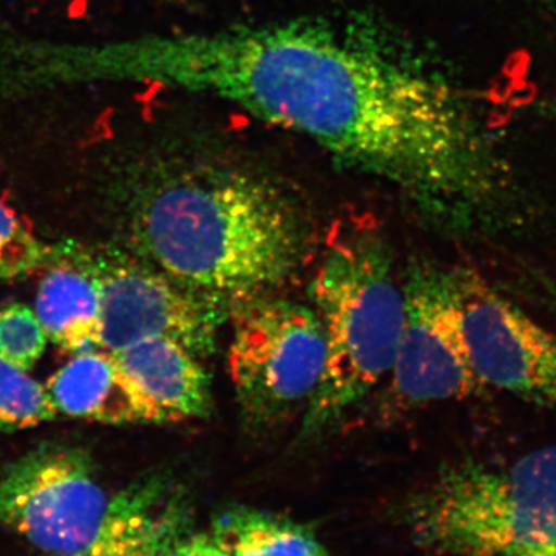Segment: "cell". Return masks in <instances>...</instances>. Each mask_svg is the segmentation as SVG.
Here are the masks:
<instances>
[{
  "label": "cell",
  "instance_id": "obj_1",
  "mask_svg": "<svg viewBox=\"0 0 556 556\" xmlns=\"http://www.w3.org/2000/svg\"><path fill=\"white\" fill-rule=\"evenodd\" d=\"M104 75L201 94L308 139L459 232L517 223L507 172L459 91L382 28L295 17L110 47Z\"/></svg>",
  "mask_w": 556,
  "mask_h": 556
},
{
  "label": "cell",
  "instance_id": "obj_2",
  "mask_svg": "<svg viewBox=\"0 0 556 556\" xmlns=\"http://www.w3.org/2000/svg\"><path fill=\"white\" fill-rule=\"evenodd\" d=\"M109 199L150 265L225 309L299 266L302 218L273 178L226 150L155 141L112 160Z\"/></svg>",
  "mask_w": 556,
  "mask_h": 556
},
{
  "label": "cell",
  "instance_id": "obj_3",
  "mask_svg": "<svg viewBox=\"0 0 556 556\" xmlns=\"http://www.w3.org/2000/svg\"><path fill=\"white\" fill-rule=\"evenodd\" d=\"M311 299L324 327L327 364L302 416L303 437L332 426L390 375L405 321L404 287L386 241L372 232L345 233L329 243Z\"/></svg>",
  "mask_w": 556,
  "mask_h": 556
},
{
  "label": "cell",
  "instance_id": "obj_4",
  "mask_svg": "<svg viewBox=\"0 0 556 556\" xmlns=\"http://www.w3.org/2000/svg\"><path fill=\"white\" fill-rule=\"evenodd\" d=\"M419 540L453 556H556V444L442 471L413 507Z\"/></svg>",
  "mask_w": 556,
  "mask_h": 556
},
{
  "label": "cell",
  "instance_id": "obj_5",
  "mask_svg": "<svg viewBox=\"0 0 556 556\" xmlns=\"http://www.w3.org/2000/svg\"><path fill=\"white\" fill-rule=\"evenodd\" d=\"M228 320L229 375L243 419L273 428L305 415L327 364L316 309L266 294L233 306Z\"/></svg>",
  "mask_w": 556,
  "mask_h": 556
},
{
  "label": "cell",
  "instance_id": "obj_6",
  "mask_svg": "<svg viewBox=\"0 0 556 556\" xmlns=\"http://www.w3.org/2000/svg\"><path fill=\"white\" fill-rule=\"evenodd\" d=\"M110 501L87 450L43 444L0 473V522L49 555L89 551Z\"/></svg>",
  "mask_w": 556,
  "mask_h": 556
},
{
  "label": "cell",
  "instance_id": "obj_7",
  "mask_svg": "<svg viewBox=\"0 0 556 556\" xmlns=\"http://www.w3.org/2000/svg\"><path fill=\"white\" fill-rule=\"evenodd\" d=\"M404 294V328L390 371L394 401L412 408L484 391L468 358L455 268L416 263Z\"/></svg>",
  "mask_w": 556,
  "mask_h": 556
},
{
  "label": "cell",
  "instance_id": "obj_8",
  "mask_svg": "<svg viewBox=\"0 0 556 556\" xmlns=\"http://www.w3.org/2000/svg\"><path fill=\"white\" fill-rule=\"evenodd\" d=\"M101 285V350L146 339L177 340L200 357L215 350L229 311L182 288L150 263L115 248H90Z\"/></svg>",
  "mask_w": 556,
  "mask_h": 556
},
{
  "label": "cell",
  "instance_id": "obj_9",
  "mask_svg": "<svg viewBox=\"0 0 556 556\" xmlns=\"http://www.w3.org/2000/svg\"><path fill=\"white\" fill-rule=\"evenodd\" d=\"M464 339L482 387L556 407V336L475 270L455 268Z\"/></svg>",
  "mask_w": 556,
  "mask_h": 556
},
{
  "label": "cell",
  "instance_id": "obj_10",
  "mask_svg": "<svg viewBox=\"0 0 556 556\" xmlns=\"http://www.w3.org/2000/svg\"><path fill=\"white\" fill-rule=\"evenodd\" d=\"M40 280L36 314L47 338L64 353L101 350V285L91 249L62 241Z\"/></svg>",
  "mask_w": 556,
  "mask_h": 556
},
{
  "label": "cell",
  "instance_id": "obj_11",
  "mask_svg": "<svg viewBox=\"0 0 556 556\" xmlns=\"http://www.w3.org/2000/svg\"><path fill=\"white\" fill-rule=\"evenodd\" d=\"M58 413L109 426L167 424L166 416L105 350L76 354L47 382Z\"/></svg>",
  "mask_w": 556,
  "mask_h": 556
},
{
  "label": "cell",
  "instance_id": "obj_12",
  "mask_svg": "<svg viewBox=\"0 0 556 556\" xmlns=\"http://www.w3.org/2000/svg\"><path fill=\"white\" fill-rule=\"evenodd\" d=\"M124 371L166 416L167 424L206 417L211 378L199 354L166 338L146 339L112 353Z\"/></svg>",
  "mask_w": 556,
  "mask_h": 556
},
{
  "label": "cell",
  "instance_id": "obj_13",
  "mask_svg": "<svg viewBox=\"0 0 556 556\" xmlns=\"http://www.w3.org/2000/svg\"><path fill=\"white\" fill-rule=\"evenodd\" d=\"M166 482L149 478L112 497L93 556H161L177 540L181 507Z\"/></svg>",
  "mask_w": 556,
  "mask_h": 556
},
{
  "label": "cell",
  "instance_id": "obj_14",
  "mask_svg": "<svg viewBox=\"0 0 556 556\" xmlns=\"http://www.w3.org/2000/svg\"><path fill=\"white\" fill-rule=\"evenodd\" d=\"M214 541L229 556H327L306 527L251 508L222 515L215 522Z\"/></svg>",
  "mask_w": 556,
  "mask_h": 556
},
{
  "label": "cell",
  "instance_id": "obj_15",
  "mask_svg": "<svg viewBox=\"0 0 556 556\" xmlns=\"http://www.w3.org/2000/svg\"><path fill=\"white\" fill-rule=\"evenodd\" d=\"M58 416L47 387L0 356V431H17Z\"/></svg>",
  "mask_w": 556,
  "mask_h": 556
},
{
  "label": "cell",
  "instance_id": "obj_16",
  "mask_svg": "<svg viewBox=\"0 0 556 556\" xmlns=\"http://www.w3.org/2000/svg\"><path fill=\"white\" fill-rule=\"evenodd\" d=\"M51 255L53 244L43 243L27 218L0 197V283L46 268Z\"/></svg>",
  "mask_w": 556,
  "mask_h": 556
},
{
  "label": "cell",
  "instance_id": "obj_17",
  "mask_svg": "<svg viewBox=\"0 0 556 556\" xmlns=\"http://www.w3.org/2000/svg\"><path fill=\"white\" fill-rule=\"evenodd\" d=\"M46 329L36 311L24 303L0 308V356L22 371H30L46 351Z\"/></svg>",
  "mask_w": 556,
  "mask_h": 556
},
{
  "label": "cell",
  "instance_id": "obj_18",
  "mask_svg": "<svg viewBox=\"0 0 556 556\" xmlns=\"http://www.w3.org/2000/svg\"><path fill=\"white\" fill-rule=\"evenodd\" d=\"M161 556H229L215 543L214 538L189 536L175 540Z\"/></svg>",
  "mask_w": 556,
  "mask_h": 556
},
{
  "label": "cell",
  "instance_id": "obj_19",
  "mask_svg": "<svg viewBox=\"0 0 556 556\" xmlns=\"http://www.w3.org/2000/svg\"><path fill=\"white\" fill-rule=\"evenodd\" d=\"M525 283L532 289L536 299L556 314V274L538 268L527 269Z\"/></svg>",
  "mask_w": 556,
  "mask_h": 556
},
{
  "label": "cell",
  "instance_id": "obj_20",
  "mask_svg": "<svg viewBox=\"0 0 556 556\" xmlns=\"http://www.w3.org/2000/svg\"><path fill=\"white\" fill-rule=\"evenodd\" d=\"M50 556H93V546L89 548V551L83 552V554L76 555H50Z\"/></svg>",
  "mask_w": 556,
  "mask_h": 556
}]
</instances>
